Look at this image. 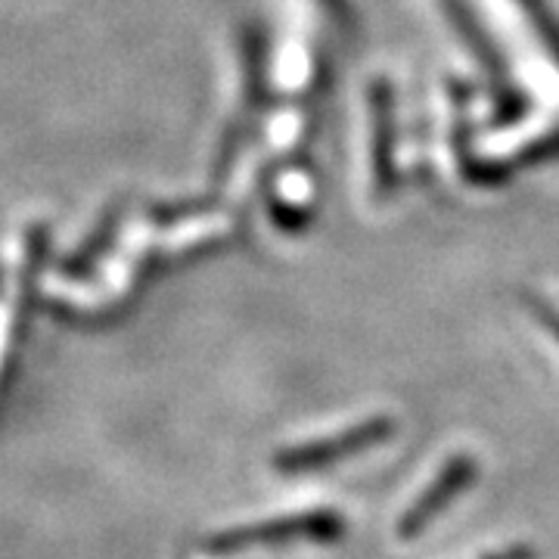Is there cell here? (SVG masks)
Masks as SVG:
<instances>
[{
  "label": "cell",
  "instance_id": "6da1fadb",
  "mask_svg": "<svg viewBox=\"0 0 559 559\" xmlns=\"http://www.w3.org/2000/svg\"><path fill=\"white\" fill-rule=\"evenodd\" d=\"M342 520L336 513H308V516H286L224 532L209 540V550L215 554H234L242 547H261V544H289V540H336L342 535Z\"/></svg>",
  "mask_w": 559,
  "mask_h": 559
},
{
  "label": "cell",
  "instance_id": "7a4b0ae2",
  "mask_svg": "<svg viewBox=\"0 0 559 559\" xmlns=\"http://www.w3.org/2000/svg\"><path fill=\"white\" fill-rule=\"evenodd\" d=\"M392 436V419L377 417L360 423L348 432H340V439L330 441H311V444H301V448H289L277 454V469L283 473H311V469H323V466H333L340 460L360 454L373 444H380Z\"/></svg>",
  "mask_w": 559,
  "mask_h": 559
},
{
  "label": "cell",
  "instance_id": "3957f363",
  "mask_svg": "<svg viewBox=\"0 0 559 559\" xmlns=\"http://www.w3.org/2000/svg\"><path fill=\"white\" fill-rule=\"evenodd\" d=\"M476 479V460L473 457H454L451 463H444L441 466V473L432 479V485L419 495L411 507H407V513L401 516L399 522V535L404 540L417 538L419 532L429 525V522L439 516L441 510L451 503V500L457 498L460 491L469 485V481Z\"/></svg>",
  "mask_w": 559,
  "mask_h": 559
},
{
  "label": "cell",
  "instance_id": "277c9868",
  "mask_svg": "<svg viewBox=\"0 0 559 559\" xmlns=\"http://www.w3.org/2000/svg\"><path fill=\"white\" fill-rule=\"evenodd\" d=\"M535 318L544 323V326H550V333L559 340V314L554 308H547V305H535Z\"/></svg>",
  "mask_w": 559,
  "mask_h": 559
}]
</instances>
